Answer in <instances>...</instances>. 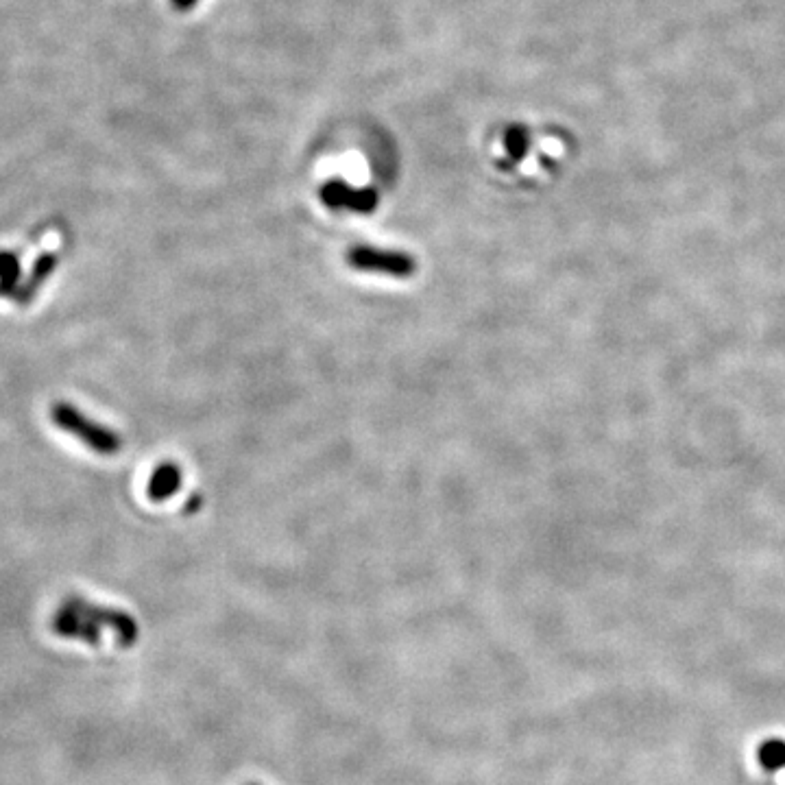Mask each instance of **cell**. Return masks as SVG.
Wrapping results in <instances>:
<instances>
[{
    "label": "cell",
    "mask_w": 785,
    "mask_h": 785,
    "mask_svg": "<svg viewBox=\"0 0 785 785\" xmlns=\"http://www.w3.org/2000/svg\"><path fill=\"white\" fill-rule=\"evenodd\" d=\"M20 275H22V269H20V260H18L16 253H11V251L0 253V295L14 297L22 284Z\"/></svg>",
    "instance_id": "ba28073f"
},
{
    "label": "cell",
    "mask_w": 785,
    "mask_h": 785,
    "mask_svg": "<svg viewBox=\"0 0 785 785\" xmlns=\"http://www.w3.org/2000/svg\"><path fill=\"white\" fill-rule=\"evenodd\" d=\"M51 624H53V631L62 637L81 639V642L86 644L101 642V628L92 624L88 618H83V615L77 609H72L68 602H64L62 609L57 611Z\"/></svg>",
    "instance_id": "5b68a950"
},
{
    "label": "cell",
    "mask_w": 785,
    "mask_h": 785,
    "mask_svg": "<svg viewBox=\"0 0 785 785\" xmlns=\"http://www.w3.org/2000/svg\"><path fill=\"white\" fill-rule=\"evenodd\" d=\"M51 421L72 437L79 439L83 445H88L90 450L101 456H114L123 448V439L118 434L103 424H96L94 419L83 415L77 406L70 402H57L51 408Z\"/></svg>",
    "instance_id": "6da1fadb"
},
{
    "label": "cell",
    "mask_w": 785,
    "mask_h": 785,
    "mask_svg": "<svg viewBox=\"0 0 785 785\" xmlns=\"http://www.w3.org/2000/svg\"><path fill=\"white\" fill-rule=\"evenodd\" d=\"M347 264L362 273H382L391 277H410L417 271V262L404 251L376 249L371 245H354L345 256Z\"/></svg>",
    "instance_id": "7a4b0ae2"
},
{
    "label": "cell",
    "mask_w": 785,
    "mask_h": 785,
    "mask_svg": "<svg viewBox=\"0 0 785 785\" xmlns=\"http://www.w3.org/2000/svg\"><path fill=\"white\" fill-rule=\"evenodd\" d=\"M321 201L332 210H352L358 214H371L378 205V195L371 188L356 190L343 181H330L321 190Z\"/></svg>",
    "instance_id": "277c9868"
},
{
    "label": "cell",
    "mask_w": 785,
    "mask_h": 785,
    "mask_svg": "<svg viewBox=\"0 0 785 785\" xmlns=\"http://www.w3.org/2000/svg\"><path fill=\"white\" fill-rule=\"evenodd\" d=\"M57 253H42V256L33 262V267L29 275L24 277L20 288L16 291L14 299L20 306H27L35 299V295L40 293V288L46 284L48 277H51L57 269Z\"/></svg>",
    "instance_id": "8992f818"
},
{
    "label": "cell",
    "mask_w": 785,
    "mask_h": 785,
    "mask_svg": "<svg viewBox=\"0 0 785 785\" xmlns=\"http://www.w3.org/2000/svg\"><path fill=\"white\" fill-rule=\"evenodd\" d=\"M249 785H260V783H249Z\"/></svg>",
    "instance_id": "9c48e42d"
},
{
    "label": "cell",
    "mask_w": 785,
    "mask_h": 785,
    "mask_svg": "<svg viewBox=\"0 0 785 785\" xmlns=\"http://www.w3.org/2000/svg\"><path fill=\"white\" fill-rule=\"evenodd\" d=\"M181 487V469L175 463H162L153 469L149 478L147 493L153 502H164L179 491Z\"/></svg>",
    "instance_id": "52a82bcc"
},
{
    "label": "cell",
    "mask_w": 785,
    "mask_h": 785,
    "mask_svg": "<svg viewBox=\"0 0 785 785\" xmlns=\"http://www.w3.org/2000/svg\"><path fill=\"white\" fill-rule=\"evenodd\" d=\"M66 602L72 609H77L83 618H88L92 624H96L99 628L105 626V628H110V631H114L120 646L129 648L131 644H136L138 624L134 622V618H131L129 613L118 611V609L99 607V605H94V602L81 600V598H68Z\"/></svg>",
    "instance_id": "3957f363"
}]
</instances>
